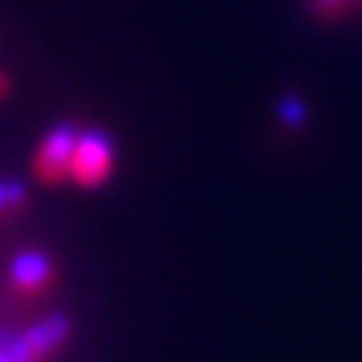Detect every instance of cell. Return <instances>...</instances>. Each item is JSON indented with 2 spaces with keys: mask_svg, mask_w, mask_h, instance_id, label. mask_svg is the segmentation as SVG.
Listing matches in <instances>:
<instances>
[{
  "mask_svg": "<svg viewBox=\"0 0 362 362\" xmlns=\"http://www.w3.org/2000/svg\"><path fill=\"white\" fill-rule=\"evenodd\" d=\"M6 350H10V356L16 362H42L38 359V353L29 346V340L19 334V337H10V344H6Z\"/></svg>",
  "mask_w": 362,
  "mask_h": 362,
  "instance_id": "cell-6",
  "label": "cell"
},
{
  "mask_svg": "<svg viewBox=\"0 0 362 362\" xmlns=\"http://www.w3.org/2000/svg\"><path fill=\"white\" fill-rule=\"evenodd\" d=\"M51 276H54V264L38 248L19 251L10 261V283L25 296H38L51 283Z\"/></svg>",
  "mask_w": 362,
  "mask_h": 362,
  "instance_id": "cell-3",
  "label": "cell"
},
{
  "mask_svg": "<svg viewBox=\"0 0 362 362\" xmlns=\"http://www.w3.org/2000/svg\"><path fill=\"white\" fill-rule=\"evenodd\" d=\"M23 204H25V187L19 185V181H10V178L0 181V216L19 210Z\"/></svg>",
  "mask_w": 362,
  "mask_h": 362,
  "instance_id": "cell-5",
  "label": "cell"
},
{
  "mask_svg": "<svg viewBox=\"0 0 362 362\" xmlns=\"http://www.w3.org/2000/svg\"><path fill=\"white\" fill-rule=\"evenodd\" d=\"M6 344H10V340H6ZM0 362H16L10 356V350H6V346H0Z\"/></svg>",
  "mask_w": 362,
  "mask_h": 362,
  "instance_id": "cell-8",
  "label": "cell"
},
{
  "mask_svg": "<svg viewBox=\"0 0 362 362\" xmlns=\"http://www.w3.org/2000/svg\"><path fill=\"white\" fill-rule=\"evenodd\" d=\"M280 118H283V124H286V127H299L302 118H305V112H302V102L299 99H286L280 105Z\"/></svg>",
  "mask_w": 362,
  "mask_h": 362,
  "instance_id": "cell-7",
  "label": "cell"
},
{
  "mask_svg": "<svg viewBox=\"0 0 362 362\" xmlns=\"http://www.w3.org/2000/svg\"><path fill=\"white\" fill-rule=\"evenodd\" d=\"M23 337L29 340V346L38 353V359H45L54 350H61V346L70 340V318L61 312H54V315H48V318L35 321Z\"/></svg>",
  "mask_w": 362,
  "mask_h": 362,
  "instance_id": "cell-4",
  "label": "cell"
},
{
  "mask_svg": "<svg viewBox=\"0 0 362 362\" xmlns=\"http://www.w3.org/2000/svg\"><path fill=\"white\" fill-rule=\"evenodd\" d=\"M318 4H321V6H325V10H334V6H337V4H340V0H318Z\"/></svg>",
  "mask_w": 362,
  "mask_h": 362,
  "instance_id": "cell-9",
  "label": "cell"
},
{
  "mask_svg": "<svg viewBox=\"0 0 362 362\" xmlns=\"http://www.w3.org/2000/svg\"><path fill=\"white\" fill-rule=\"evenodd\" d=\"M115 169V144L102 131H80L74 146V165L70 178L83 187L102 185Z\"/></svg>",
  "mask_w": 362,
  "mask_h": 362,
  "instance_id": "cell-1",
  "label": "cell"
},
{
  "mask_svg": "<svg viewBox=\"0 0 362 362\" xmlns=\"http://www.w3.org/2000/svg\"><path fill=\"white\" fill-rule=\"evenodd\" d=\"M76 127L74 124H57L45 134L42 146L35 153V175L45 185H57V181L70 178V165H74V146H76Z\"/></svg>",
  "mask_w": 362,
  "mask_h": 362,
  "instance_id": "cell-2",
  "label": "cell"
}]
</instances>
